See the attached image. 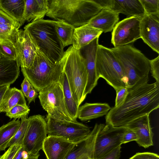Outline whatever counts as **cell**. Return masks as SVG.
<instances>
[{
  "instance_id": "obj_1",
  "label": "cell",
  "mask_w": 159,
  "mask_h": 159,
  "mask_svg": "<svg viewBox=\"0 0 159 159\" xmlns=\"http://www.w3.org/2000/svg\"><path fill=\"white\" fill-rule=\"evenodd\" d=\"M127 89L128 94L123 104L111 108L106 115V124L115 127L125 126L159 108V82L147 83Z\"/></svg>"
},
{
  "instance_id": "obj_2",
  "label": "cell",
  "mask_w": 159,
  "mask_h": 159,
  "mask_svg": "<svg viewBox=\"0 0 159 159\" xmlns=\"http://www.w3.org/2000/svg\"><path fill=\"white\" fill-rule=\"evenodd\" d=\"M46 15L75 28L87 24L102 9L94 0H48Z\"/></svg>"
},
{
  "instance_id": "obj_3",
  "label": "cell",
  "mask_w": 159,
  "mask_h": 159,
  "mask_svg": "<svg viewBox=\"0 0 159 159\" xmlns=\"http://www.w3.org/2000/svg\"><path fill=\"white\" fill-rule=\"evenodd\" d=\"M111 49L122 69L126 87L148 83L150 60L140 50L130 44Z\"/></svg>"
},
{
  "instance_id": "obj_4",
  "label": "cell",
  "mask_w": 159,
  "mask_h": 159,
  "mask_svg": "<svg viewBox=\"0 0 159 159\" xmlns=\"http://www.w3.org/2000/svg\"><path fill=\"white\" fill-rule=\"evenodd\" d=\"M56 21L41 19L24 27L38 49L53 63L59 62L64 53V47L56 30Z\"/></svg>"
},
{
  "instance_id": "obj_5",
  "label": "cell",
  "mask_w": 159,
  "mask_h": 159,
  "mask_svg": "<svg viewBox=\"0 0 159 159\" xmlns=\"http://www.w3.org/2000/svg\"><path fill=\"white\" fill-rule=\"evenodd\" d=\"M59 63L67 77L73 98L79 106L85 99L83 93L87 81L85 60L79 50L72 45L64 52Z\"/></svg>"
},
{
  "instance_id": "obj_6",
  "label": "cell",
  "mask_w": 159,
  "mask_h": 159,
  "mask_svg": "<svg viewBox=\"0 0 159 159\" xmlns=\"http://www.w3.org/2000/svg\"><path fill=\"white\" fill-rule=\"evenodd\" d=\"M21 71L24 77L38 92L59 82L63 72L59 62L53 63L37 48L32 65L29 68H21Z\"/></svg>"
},
{
  "instance_id": "obj_7",
  "label": "cell",
  "mask_w": 159,
  "mask_h": 159,
  "mask_svg": "<svg viewBox=\"0 0 159 159\" xmlns=\"http://www.w3.org/2000/svg\"><path fill=\"white\" fill-rule=\"evenodd\" d=\"M98 77L104 79L116 90L125 87L122 69L111 48L98 46L96 60Z\"/></svg>"
},
{
  "instance_id": "obj_8",
  "label": "cell",
  "mask_w": 159,
  "mask_h": 159,
  "mask_svg": "<svg viewBox=\"0 0 159 159\" xmlns=\"http://www.w3.org/2000/svg\"><path fill=\"white\" fill-rule=\"evenodd\" d=\"M38 97L41 105L51 117L60 120L77 121L73 120L67 111L62 86L59 81L41 90Z\"/></svg>"
},
{
  "instance_id": "obj_9",
  "label": "cell",
  "mask_w": 159,
  "mask_h": 159,
  "mask_svg": "<svg viewBox=\"0 0 159 159\" xmlns=\"http://www.w3.org/2000/svg\"><path fill=\"white\" fill-rule=\"evenodd\" d=\"M46 120L48 136L61 137L73 143L81 141L91 131L88 126L77 121L60 120L48 115Z\"/></svg>"
},
{
  "instance_id": "obj_10",
  "label": "cell",
  "mask_w": 159,
  "mask_h": 159,
  "mask_svg": "<svg viewBox=\"0 0 159 159\" xmlns=\"http://www.w3.org/2000/svg\"><path fill=\"white\" fill-rule=\"evenodd\" d=\"M22 146L29 156L39 155L47 137V121L45 116L40 115L30 116Z\"/></svg>"
},
{
  "instance_id": "obj_11",
  "label": "cell",
  "mask_w": 159,
  "mask_h": 159,
  "mask_svg": "<svg viewBox=\"0 0 159 159\" xmlns=\"http://www.w3.org/2000/svg\"><path fill=\"white\" fill-rule=\"evenodd\" d=\"M125 126L115 127L106 124L98 133L95 143L92 159H98L122 144Z\"/></svg>"
},
{
  "instance_id": "obj_12",
  "label": "cell",
  "mask_w": 159,
  "mask_h": 159,
  "mask_svg": "<svg viewBox=\"0 0 159 159\" xmlns=\"http://www.w3.org/2000/svg\"><path fill=\"white\" fill-rule=\"evenodd\" d=\"M141 19L132 16L118 22L112 30L111 43L114 47L130 44L141 38Z\"/></svg>"
},
{
  "instance_id": "obj_13",
  "label": "cell",
  "mask_w": 159,
  "mask_h": 159,
  "mask_svg": "<svg viewBox=\"0 0 159 159\" xmlns=\"http://www.w3.org/2000/svg\"><path fill=\"white\" fill-rule=\"evenodd\" d=\"M98 39L96 38L88 44L79 50L82 57L84 59L88 74L87 81L83 93L85 99L87 95L90 93L96 86L99 78L96 70V60Z\"/></svg>"
},
{
  "instance_id": "obj_14",
  "label": "cell",
  "mask_w": 159,
  "mask_h": 159,
  "mask_svg": "<svg viewBox=\"0 0 159 159\" xmlns=\"http://www.w3.org/2000/svg\"><path fill=\"white\" fill-rule=\"evenodd\" d=\"M14 44L18 52L20 66L21 68H30L36 56L37 47L28 33L24 30H19Z\"/></svg>"
},
{
  "instance_id": "obj_15",
  "label": "cell",
  "mask_w": 159,
  "mask_h": 159,
  "mask_svg": "<svg viewBox=\"0 0 159 159\" xmlns=\"http://www.w3.org/2000/svg\"><path fill=\"white\" fill-rule=\"evenodd\" d=\"M141 38L152 49L159 53V16L145 14L140 20Z\"/></svg>"
},
{
  "instance_id": "obj_16",
  "label": "cell",
  "mask_w": 159,
  "mask_h": 159,
  "mask_svg": "<svg viewBox=\"0 0 159 159\" xmlns=\"http://www.w3.org/2000/svg\"><path fill=\"white\" fill-rule=\"evenodd\" d=\"M76 143L61 137L48 136L42 150L47 159H65Z\"/></svg>"
},
{
  "instance_id": "obj_17",
  "label": "cell",
  "mask_w": 159,
  "mask_h": 159,
  "mask_svg": "<svg viewBox=\"0 0 159 159\" xmlns=\"http://www.w3.org/2000/svg\"><path fill=\"white\" fill-rule=\"evenodd\" d=\"M105 125L96 123L89 135L76 143L65 159H92L96 138Z\"/></svg>"
},
{
  "instance_id": "obj_18",
  "label": "cell",
  "mask_w": 159,
  "mask_h": 159,
  "mask_svg": "<svg viewBox=\"0 0 159 159\" xmlns=\"http://www.w3.org/2000/svg\"><path fill=\"white\" fill-rule=\"evenodd\" d=\"M125 126L135 133L138 138L136 142L139 146L147 148L153 145L154 134L150 124L149 115L136 119Z\"/></svg>"
},
{
  "instance_id": "obj_19",
  "label": "cell",
  "mask_w": 159,
  "mask_h": 159,
  "mask_svg": "<svg viewBox=\"0 0 159 159\" xmlns=\"http://www.w3.org/2000/svg\"><path fill=\"white\" fill-rule=\"evenodd\" d=\"M119 13L111 10L102 9L87 24L106 33L113 30L119 19Z\"/></svg>"
},
{
  "instance_id": "obj_20",
  "label": "cell",
  "mask_w": 159,
  "mask_h": 159,
  "mask_svg": "<svg viewBox=\"0 0 159 159\" xmlns=\"http://www.w3.org/2000/svg\"><path fill=\"white\" fill-rule=\"evenodd\" d=\"M23 23L43 19L48 11V0H25Z\"/></svg>"
},
{
  "instance_id": "obj_21",
  "label": "cell",
  "mask_w": 159,
  "mask_h": 159,
  "mask_svg": "<svg viewBox=\"0 0 159 159\" xmlns=\"http://www.w3.org/2000/svg\"><path fill=\"white\" fill-rule=\"evenodd\" d=\"M20 66L17 60L0 56V86L13 83L19 75Z\"/></svg>"
},
{
  "instance_id": "obj_22",
  "label": "cell",
  "mask_w": 159,
  "mask_h": 159,
  "mask_svg": "<svg viewBox=\"0 0 159 159\" xmlns=\"http://www.w3.org/2000/svg\"><path fill=\"white\" fill-rule=\"evenodd\" d=\"M20 27L19 22L0 10V43H13Z\"/></svg>"
},
{
  "instance_id": "obj_23",
  "label": "cell",
  "mask_w": 159,
  "mask_h": 159,
  "mask_svg": "<svg viewBox=\"0 0 159 159\" xmlns=\"http://www.w3.org/2000/svg\"><path fill=\"white\" fill-rule=\"evenodd\" d=\"M110 10L124 14L127 17L134 16L141 18L145 14L139 0H113Z\"/></svg>"
},
{
  "instance_id": "obj_24",
  "label": "cell",
  "mask_w": 159,
  "mask_h": 159,
  "mask_svg": "<svg viewBox=\"0 0 159 159\" xmlns=\"http://www.w3.org/2000/svg\"><path fill=\"white\" fill-rule=\"evenodd\" d=\"M102 33L100 30L88 24L75 28L72 46L75 48L79 50L95 39L99 38Z\"/></svg>"
},
{
  "instance_id": "obj_25",
  "label": "cell",
  "mask_w": 159,
  "mask_h": 159,
  "mask_svg": "<svg viewBox=\"0 0 159 159\" xmlns=\"http://www.w3.org/2000/svg\"><path fill=\"white\" fill-rule=\"evenodd\" d=\"M111 108L106 103H86L79 107L77 118L86 121L106 115Z\"/></svg>"
},
{
  "instance_id": "obj_26",
  "label": "cell",
  "mask_w": 159,
  "mask_h": 159,
  "mask_svg": "<svg viewBox=\"0 0 159 159\" xmlns=\"http://www.w3.org/2000/svg\"><path fill=\"white\" fill-rule=\"evenodd\" d=\"M17 105L28 107L26 105L25 96L21 90L15 87L10 88L3 97L0 107V112L6 113Z\"/></svg>"
},
{
  "instance_id": "obj_27",
  "label": "cell",
  "mask_w": 159,
  "mask_h": 159,
  "mask_svg": "<svg viewBox=\"0 0 159 159\" xmlns=\"http://www.w3.org/2000/svg\"><path fill=\"white\" fill-rule=\"evenodd\" d=\"M59 82L62 85L66 109L69 115L75 120H76L79 107L74 100L65 74L63 72Z\"/></svg>"
},
{
  "instance_id": "obj_28",
  "label": "cell",
  "mask_w": 159,
  "mask_h": 159,
  "mask_svg": "<svg viewBox=\"0 0 159 159\" xmlns=\"http://www.w3.org/2000/svg\"><path fill=\"white\" fill-rule=\"evenodd\" d=\"M5 12L19 22L20 26L23 25L25 0H1Z\"/></svg>"
},
{
  "instance_id": "obj_29",
  "label": "cell",
  "mask_w": 159,
  "mask_h": 159,
  "mask_svg": "<svg viewBox=\"0 0 159 159\" xmlns=\"http://www.w3.org/2000/svg\"><path fill=\"white\" fill-rule=\"evenodd\" d=\"M21 124L19 119H14L0 127V152L7 148L10 141L15 134Z\"/></svg>"
},
{
  "instance_id": "obj_30",
  "label": "cell",
  "mask_w": 159,
  "mask_h": 159,
  "mask_svg": "<svg viewBox=\"0 0 159 159\" xmlns=\"http://www.w3.org/2000/svg\"><path fill=\"white\" fill-rule=\"evenodd\" d=\"M56 30L64 48L72 44L75 28L72 25L61 21H56Z\"/></svg>"
},
{
  "instance_id": "obj_31",
  "label": "cell",
  "mask_w": 159,
  "mask_h": 159,
  "mask_svg": "<svg viewBox=\"0 0 159 159\" xmlns=\"http://www.w3.org/2000/svg\"><path fill=\"white\" fill-rule=\"evenodd\" d=\"M21 124L14 136L7 145L10 147L14 145H22L28 125V120L27 117L21 118Z\"/></svg>"
},
{
  "instance_id": "obj_32",
  "label": "cell",
  "mask_w": 159,
  "mask_h": 159,
  "mask_svg": "<svg viewBox=\"0 0 159 159\" xmlns=\"http://www.w3.org/2000/svg\"><path fill=\"white\" fill-rule=\"evenodd\" d=\"M0 56L19 62L18 52L14 43H0Z\"/></svg>"
},
{
  "instance_id": "obj_33",
  "label": "cell",
  "mask_w": 159,
  "mask_h": 159,
  "mask_svg": "<svg viewBox=\"0 0 159 159\" xmlns=\"http://www.w3.org/2000/svg\"><path fill=\"white\" fill-rule=\"evenodd\" d=\"M145 14L159 16V0H139Z\"/></svg>"
},
{
  "instance_id": "obj_34",
  "label": "cell",
  "mask_w": 159,
  "mask_h": 159,
  "mask_svg": "<svg viewBox=\"0 0 159 159\" xmlns=\"http://www.w3.org/2000/svg\"><path fill=\"white\" fill-rule=\"evenodd\" d=\"M30 111V109L28 107L17 105H16L6 112V115L11 119H16L24 117H27Z\"/></svg>"
},
{
  "instance_id": "obj_35",
  "label": "cell",
  "mask_w": 159,
  "mask_h": 159,
  "mask_svg": "<svg viewBox=\"0 0 159 159\" xmlns=\"http://www.w3.org/2000/svg\"><path fill=\"white\" fill-rule=\"evenodd\" d=\"M116 97L114 107H118L121 105L125 101L128 92V89L126 87L120 88L116 90Z\"/></svg>"
},
{
  "instance_id": "obj_36",
  "label": "cell",
  "mask_w": 159,
  "mask_h": 159,
  "mask_svg": "<svg viewBox=\"0 0 159 159\" xmlns=\"http://www.w3.org/2000/svg\"><path fill=\"white\" fill-rule=\"evenodd\" d=\"M150 70L156 82H159V56L150 60Z\"/></svg>"
},
{
  "instance_id": "obj_37",
  "label": "cell",
  "mask_w": 159,
  "mask_h": 159,
  "mask_svg": "<svg viewBox=\"0 0 159 159\" xmlns=\"http://www.w3.org/2000/svg\"><path fill=\"white\" fill-rule=\"evenodd\" d=\"M23 146L14 145L9 147L7 150L0 157V159H13Z\"/></svg>"
},
{
  "instance_id": "obj_38",
  "label": "cell",
  "mask_w": 159,
  "mask_h": 159,
  "mask_svg": "<svg viewBox=\"0 0 159 159\" xmlns=\"http://www.w3.org/2000/svg\"><path fill=\"white\" fill-rule=\"evenodd\" d=\"M129 159H159V156L157 154L151 152H138Z\"/></svg>"
},
{
  "instance_id": "obj_39",
  "label": "cell",
  "mask_w": 159,
  "mask_h": 159,
  "mask_svg": "<svg viewBox=\"0 0 159 159\" xmlns=\"http://www.w3.org/2000/svg\"><path fill=\"white\" fill-rule=\"evenodd\" d=\"M138 138L135 133L132 130L126 127L121 142L122 144L133 141H136Z\"/></svg>"
},
{
  "instance_id": "obj_40",
  "label": "cell",
  "mask_w": 159,
  "mask_h": 159,
  "mask_svg": "<svg viewBox=\"0 0 159 159\" xmlns=\"http://www.w3.org/2000/svg\"><path fill=\"white\" fill-rule=\"evenodd\" d=\"M121 148L119 146L98 159H119Z\"/></svg>"
},
{
  "instance_id": "obj_41",
  "label": "cell",
  "mask_w": 159,
  "mask_h": 159,
  "mask_svg": "<svg viewBox=\"0 0 159 159\" xmlns=\"http://www.w3.org/2000/svg\"><path fill=\"white\" fill-rule=\"evenodd\" d=\"M21 90L25 96L27 97L29 93L30 90L33 88L29 81L25 78L21 85Z\"/></svg>"
},
{
  "instance_id": "obj_42",
  "label": "cell",
  "mask_w": 159,
  "mask_h": 159,
  "mask_svg": "<svg viewBox=\"0 0 159 159\" xmlns=\"http://www.w3.org/2000/svg\"><path fill=\"white\" fill-rule=\"evenodd\" d=\"M94 1L102 9L109 10L111 9L113 2V0H94Z\"/></svg>"
},
{
  "instance_id": "obj_43",
  "label": "cell",
  "mask_w": 159,
  "mask_h": 159,
  "mask_svg": "<svg viewBox=\"0 0 159 159\" xmlns=\"http://www.w3.org/2000/svg\"><path fill=\"white\" fill-rule=\"evenodd\" d=\"M38 96V93L33 87L29 92L27 98L28 104H29L32 101H34L35 100Z\"/></svg>"
},
{
  "instance_id": "obj_44",
  "label": "cell",
  "mask_w": 159,
  "mask_h": 159,
  "mask_svg": "<svg viewBox=\"0 0 159 159\" xmlns=\"http://www.w3.org/2000/svg\"><path fill=\"white\" fill-rule=\"evenodd\" d=\"M10 85H7L0 86V107L4 95L10 88Z\"/></svg>"
},
{
  "instance_id": "obj_45",
  "label": "cell",
  "mask_w": 159,
  "mask_h": 159,
  "mask_svg": "<svg viewBox=\"0 0 159 159\" xmlns=\"http://www.w3.org/2000/svg\"><path fill=\"white\" fill-rule=\"evenodd\" d=\"M24 150L25 149L22 146L15 156L13 159H23L22 153Z\"/></svg>"
},
{
  "instance_id": "obj_46",
  "label": "cell",
  "mask_w": 159,
  "mask_h": 159,
  "mask_svg": "<svg viewBox=\"0 0 159 159\" xmlns=\"http://www.w3.org/2000/svg\"><path fill=\"white\" fill-rule=\"evenodd\" d=\"M29 155L27 152L24 150L22 153L23 158V159H27L29 157Z\"/></svg>"
},
{
  "instance_id": "obj_47",
  "label": "cell",
  "mask_w": 159,
  "mask_h": 159,
  "mask_svg": "<svg viewBox=\"0 0 159 159\" xmlns=\"http://www.w3.org/2000/svg\"><path fill=\"white\" fill-rule=\"evenodd\" d=\"M39 156V155H38L35 156H29V157L27 159H38Z\"/></svg>"
},
{
  "instance_id": "obj_48",
  "label": "cell",
  "mask_w": 159,
  "mask_h": 159,
  "mask_svg": "<svg viewBox=\"0 0 159 159\" xmlns=\"http://www.w3.org/2000/svg\"><path fill=\"white\" fill-rule=\"evenodd\" d=\"M0 10H2L5 12L4 9H3L1 2V0H0Z\"/></svg>"
}]
</instances>
